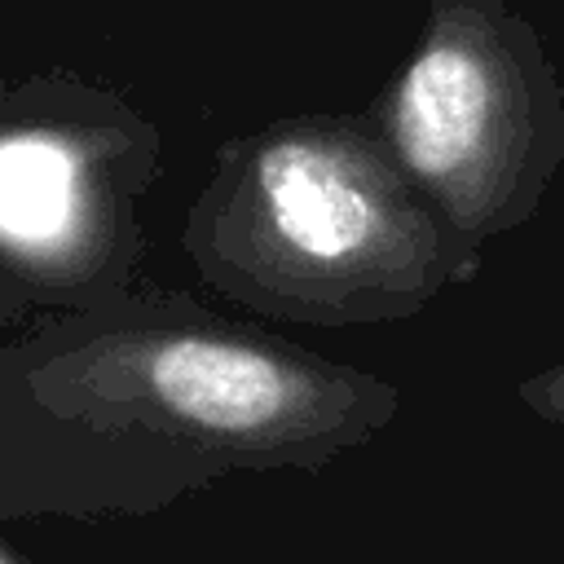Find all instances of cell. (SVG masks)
Wrapping results in <instances>:
<instances>
[{
    "instance_id": "obj_3",
    "label": "cell",
    "mask_w": 564,
    "mask_h": 564,
    "mask_svg": "<svg viewBox=\"0 0 564 564\" xmlns=\"http://www.w3.org/2000/svg\"><path fill=\"white\" fill-rule=\"evenodd\" d=\"M379 137L467 247L524 220L564 150V101L529 22L502 0H432Z\"/></svg>"
},
{
    "instance_id": "obj_2",
    "label": "cell",
    "mask_w": 564,
    "mask_h": 564,
    "mask_svg": "<svg viewBox=\"0 0 564 564\" xmlns=\"http://www.w3.org/2000/svg\"><path fill=\"white\" fill-rule=\"evenodd\" d=\"M31 375L40 397L93 427L172 445L216 467L317 463L370 436L388 383L216 322H123L84 335Z\"/></svg>"
},
{
    "instance_id": "obj_5",
    "label": "cell",
    "mask_w": 564,
    "mask_h": 564,
    "mask_svg": "<svg viewBox=\"0 0 564 564\" xmlns=\"http://www.w3.org/2000/svg\"><path fill=\"white\" fill-rule=\"evenodd\" d=\"M516 397H520L538 419L564 427V361H560V366H546L542 375H529V379L516 388Z\"/></svg>"
},
{
    "instance_id": "obj_1",
    "label": "cell",
    "mask_w": 564,
    "mask_h": 564,
    "mask_svg": "<svg viewBox=\"0 0 564 564\" xmlns=\"http://www.w3.org/2000/svg\"><path fill=\"white\" fill-rule=\"evenodd\" d=\"M234 300L300 322H383L423 308L467 247L383 137L291 119L225 150L185 234Z\"/></svg>"
},
{
    "instance_id": "obj_6",
    "label": "cell",
    "mask_w": 564,
    "mask_h": 564,
    "mask_svg": "<svg viewBox=\"0 0 564 564\" xmlns=\"http://www.w3.org/2000/svg\"><path fill=\"white\" fill-rule=\"evenodd\" d=\"M0 564H13V560H4V555H0Z\"/></svg>"
},
{
    "instance_id": "obj_4",
    "label": "cell",
    "mask_w": 564,
    "mask_h": 564,
    "mask_svg": "<svg viewBox=\"0 0 564 564\" xmlns=\"http://www.w3.org/2000/svg\"><path fill=\"white\" fill-rule=\"evenodd\" d=\"M137 123L88 88L0 93V264L35 286H88L123 260Z\"/></svg>"
}]
</instances>
